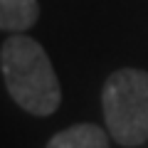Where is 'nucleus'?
Masks as SVG:
<instances>
[{"label": "nucleus", "mask_w": 148, "mask_h": 148, "mask_svg": "<svg viewBox=\"0 0 148 148\" xmlns=\"http://www.w3.org/2000/svg\"><path fill=\"white\" fill-rule=\"evenodd\" d=\"M5 86L15 104L35 116H49L62 101L59 79L47 52L32 37L12 35L0 49Z\"/></svg>", "instance_id": "obj_1"}, {"label": "nucleus", "mask_w": 148, "mask_h": 148, "mask_svg": "<svg viewBox=\"0 0 148 148\" xmlns=\"http://www.w3.org/2000/svg\"><path fill=\"white\" fill-rule=\"evenodd\" d=\"M104 119L121 146L148 138V72L119 69L104 84Z\"/></svg>", "instance_id": "obj_2"}, {"label": "nucleus", "mask_w": 148, "mask_h": 148, "mask_svg": "<svg viewBox=\"0 0 148 148\" xmlns=\"http://www.w3.org/2000/svg\"><path fill=\"white\" fill-rule=\"evenodd\" d=\"M47 148H109V138L104 128L94 123H79V126L57 133L47 143Z\"/></svg>", "instance_id": "obj_3"}, {"label": "nucleus", "mask_w": 148, "mask_h": 148, "mask_svg": "<svg viewBox=\"0 0 148 148\" xmlns=\"http://www.w3.org/2000/svg\"><path fill=\"white\" fill-rule=\"evenodd\" d=\"M40 17L37 0H0V30H27Z\"/></svg>", "instance_id": "obj_4"}]
</instances>
